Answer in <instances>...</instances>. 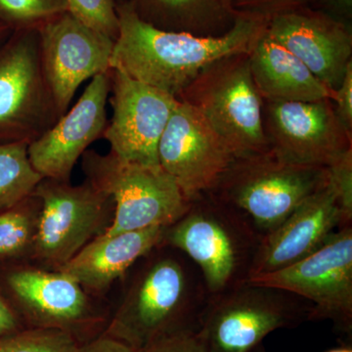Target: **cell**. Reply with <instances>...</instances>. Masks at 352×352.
Instances as JSON below:
<instances>
[{"label": "cell", "instance_id": "obj_17", "mask_svg": "<svg viewBox=\"0 0 352 352\" xmlns=\"http://www.w3.org/2000/svg\"><path fill=\"white\" fill-rule=\"evenodd\" d=\"M6 284L22 311L36 328L72 330L89 320L88 293L61 271L21 266L6 275Z\"/></svg>", "mask_w": 352, "mask_h": 352}, {"label": "cell", "instance_id": "obj_20", "mask_svg": "<svg viewBox=\"0 0 352 352\" xmlns=\"http://www.w3.org/2000/svg\"><path fill=\"white\" fill-rule=\"evenodd\" d=\"M254 85L264 101L314 102L331 99L326 87L295 55L265 30L249 53Z\"/></svg>", "mask_w": 352, "mask_h": 352}, {"label": "cell", "instance_id": "obj_11", "mask_svg": "<svg viewBox=\"0 0 352 352\" xmlns=\"http://www.w3.org/2000/svg\"><path fill=\"white\" fill-rule=\"evenodd\" d=\"M109 73L113 117L102 138L122 161L160 166L157 146L177 99L119 69H110Z\"/></svg>", "mask_w": 352, "mask_h": 352}, {"label": "cell", "instance_id": "obj_30", "mask_svg": "<svg viewBox=\"0 0 352 352\" xmlns=\"http://www.w3.org/2000/svg\"><path fill=\"white\" fill-rule=\"evenodd\" d=\"M235 7L247 8L245 12L258 13L270 17L285 9L298 7L307 0H232Z\"/></svg>", "mask_w": 352, "mask_h": 352}, {"label": "cell", "instance_id": "obj_8", "mask_svg": "<svg viewBox=\"0 0 352 352\" xmlns=\"http://www.w3.org/2000/svg\"><path fill=\"white\" fill-rule=\"evenodd\" d=\"M186 275L177 261L157 259L133 282L105 335L131 349L183 330L179 322L187 305Z\"/></svg>", "mask_w": 352, "mask_h": 352}, {"label": "cell", "instance_id": "obj_10", "mask_svg": "<svg viewBox=\"0 0 352 352\" xmlns=\"http://www.w3.org/2000/svg\"><path fill=\"white\" fill-rule=\"evenodd\" d=\"M157 160L190 201L217 188L236 161L200 113L180 100L160 139Z\"/></svg>", "mask_w": 352, "mask_h": 352}, {"label": "cell", "instance_id": "obj_36", "mask_svg": "<svg viewBox=\"0 0 352 352\" xmlns=\"http://www.w3.org/2000/svg\"><path fill=\"white\" fill-rule=\"evenodd\" d=\"M129 0H122V2H129Z\"/></svg>", "mask_w": 352, "mask_h": 352}, {"label": "cell", "instance_id": "obj_13", "mask_svg": "<svg viewBox=\"0 0 352 352\" xmlns=\"http://www.w3.org/2000/svg\"><path fill=\"white\" fill-rule=\"evenodd\" d=\"M109 71L92 78L75 106L28 146L32 166L43 178L71 182L74 168L83 153L103 138L109 122Z\"/></svg>", "mask_w": 352, "mask_h": 352}, {"label": "cell", "instance_id": "obj_16", "mask_svg": "<svg viewBox=\"0 0 352 352\" xmlns=\"http://www.w3.org/2000/svg\"><path fill=\"white\" fill-rule=\"evenodd\" d=\"M330 184L326 183L264 238L247 278L287 267L318 250L338 226L351 221Z\"/></svg>", "mask_w": 352, "mask_h": 352}, {"label": "cell", "instance_id": "obj_14", "mask_svg": "<svg viewBox=\"0 0 352 352\" xmlns=\"http://www.w3.org/2000/svg\"><path fill=\"white\" fill-rule=\"evenodd\" d=\"M265 31L326 87H340L352 64L351 32L342 23L294 7L270 15Z\"/></svg>", "mask_w": 352, "mask_h": 352}, {"label": "cell", "instance_id": "obj_12", "mask_svg": "<svg viewBox=\"0 0 352 352\" xmlns=\"http://www.w3.org/2000/svg\"><path fill=\"white\" fill-rule=\"evenodd\" d=\"M264 103V129L270 150L283 161L326 168L352 148L351 136L340 126L331 99Z\"/></svg>", "mask_w": 352, "mask_h": 352}, {"label": "cell", "instance_id": "obj_1", "mask_svg": "<svg viewBox=\"0 0 352 352\" xmlns=\"http://www.w3.org/2000/svg\"><path fill=\"white\" fill-rule=\"evenodd\" d=\"M119 34L110 69L175 97L210 65L251 52L267 25L268 16L241 12L219 36L163 31L138 17L129 2L117 4Z\"/></svg>", "mask_w": 352, "mask_h": 352}, {"label": "cell", "instance_id": "obj_27", "mask_svg": "<svg viewBox=\"0 0 352 352\" xmlns=\"http://www.w3.org/2000/svg\"><path fill=\"white\" fill-rule=\"evenodd\" d=\"M327 180L337 193L342 208L352 215V148L326 166Z\"/></svg>", "mask_w": 352, "mask_h": 352}, {"label": "cell", "instance_id": "obj_19", "mask_svg": "<svg viewBox=\"0 0 352 352\" xmlns=\"http://www.w3.org/2000/svg\"><path fill=\"white\" fill-rule=\"evenodd\" d=\"M168 227L156 226L117 235L99 236L65 264L61 272L88 294H103L129 267L164 243Z\"/></svg>", "mask_w": 352, "mask_h": 352}, {"label": "cell", "instance_id": "obj_23", "mask_svg": "<svg viewBox=\"0 0 352 352\" xmlns=\"http://www.w3.org/2000/svg\"><path fill=\"white\" fill-rule=\"evenodd\" d=\"M28 146L0 144V212L32 195L43 178L32 166Z\"/></svg>", "mask_w": 352, "mask_h": 352}, {"label": "cell", "instance_id": "obj_25", "mask_svg": "<svg viewBox=\"0 0 352 352\" xmlns=\"http://www.w3.org/2000/svg\"><path fill=\"white\" fill-rule=\"evenodd\" d=\"M66 11L67 0H0V22L14 31L38 28Z\"/></svg>", "mask_w": 352, "mask_h": 352}, {"label": "cell", "instance_id": "obj_9", "mask_svg": "<svg viewBox=\"0 0 352 352\" xmlns=\"http://www.w3.org/2000/svg\"><path fill=\"white\" fill-rule=\"evenodd\" d=\"M38 34L44 76L62 117L83 82L110 69L115 41L69 11L39 25Z\"/></svg>", "mask_w": 352, "mask_h": 352}, {"label": "cell", "instance_id": "obj_6", "mask_svg": "<svg viewBox=\"0 0 352 352\" xmlns=\"http://www.w3.org/2000/svg\"><path fill=\"white\" fill-rule=\"evenodd\" d=\"M326 183V168L288 163L270 150L236 160L217 187L268 234Z\"/></svg>", "mask_w": 352, "mask_h": 352}, {"label": "cell", "instance_id": "obj_7", "mask_svg": "<svg viewBox=\"0 0 352 352\" xmlns=\"http://www.w3.org/2000/svg\"><path fill=\"white\" fill-rule=\"evenodd\" d=\"M247 283L296 294L314 303V318H330L351 327L352 228L333 233L307 258L282 270L247 278Z\"/></svg>", "mask_w": 352, "mask_h": 352}, {"label": "cell", "instance_id": "obj_15", "mask_svg": "<svg viewBox=\"0 0 352 352\" xmlns=\"http://www.w3.org/2000/svg\"><path fill=\"white\" fill-rule=\"evenodd\" d=\"M248 286L220 300L206 316L198 333L208 352H251L268 333L295 322L293 308L271 289Z\"/></svg>", "mask_w": 352, "mask_h": 352}, {"label": "cell", "instance_id": "obj_5", "mask_svg": "<svg viewBox=\"0 0 352 352\" xmlns=\"http://www.w3.org/2000/svg\"><path fill=\"white\" fill-rule=\"evenodd\" d=\"M61 118L44 76L38 28L0 46V144L29 145Z\"/></svg>", "mask_w": 352, "mask_h": 352}, {"label": "cell", "instance_id": "obj_29", "mask_svg": "<svg viewBox=\"0 0 352 352\" xmlns=\"http://www.w3.org/2000/svg\"><path fill=\"white\" fill-rule=\"evenodd\" d=\"M333 110L340 126L352 135V64L347 69L344 80L333 91Z\"/></svg>", "mask_w": 352, "mask_h": 352}, {"label": "cell", "instance_id": "obj_26", "mask_svg": "<svg viewBox=\"0 0 352 352\" xmlns=\"http://www.w3.org/2000/svg\"><path fill=\"white\" fill-rule=\"evenodd\" d=\"M68 11L88 27L116 41L119 34V16L116 0H67Z\"/></svg>", "mask_w": 352, "mask_h": 352}, {"label": "cell", "instance_id": "obj_34", "mask_svg": "<svg viewBox=\"0 0 352 352\" xmlns=\"http://www.w3.org/2000/svg\"><path fill=\"white\" fill-rule=\"evenodd\" d=\"M9 31H10V29L3 23L0 22V46L6 43L7 38L11 36V34H9Z\"/></svg>", "mask_w": 352, "mask_h": 352}, {"label": "cell", "instance_id": "obj_35", "mask_svg": "<svg viewBox=\"0 0 352 352\" xmlns=\"http://www.w3.org/2000/svg\"><path fill=\"white\" fill-rule=\"evenodd\" d=\"M329 352H352L351 349H333V351H331Z\"/></svg>", "mask_w": 352, "mask_h": 352}, {"label": "cell", "instance_id": "obj_31", "mask_svg": "<svg viewBox=\"0 0 352 352\" xmlns=\"http://www.w3.org/2000/svg\"><path fill=\"white\" fill-rule=\"evenodd\" d=\"M131 347L107 335L78 346L75 352H131Z\"/></svg>", "mask_w": 352, "mask_h": 352}, {"label": "cell", "instance_id": "obj_33", "mask_svg": "<svg viewBox=\"0 0 352 352\" xmlns=\"http://www.w3.org/2000/svg\"><path fill=\"white\" fill-rule=\"evenodd\" d=\"M336 8L346 14L351 13L352 0H330Z\"/></svg>", "mask_w": 352, "mask_h": 352}, {"label": "cell", "instance_id": "obj_24", "mask_svg": "<svg viewBox=\"0 0 352 352\" xmlns=\"http://www.w3.org/2000/svg\"><path fill=\"white\" fill-rule=\"evenodd\" d=\"M73 333L56 328H34L0 337V352H75Z\"/></svg>", "mask_w": 352, "mask_h": 352}, {"label": "cell", "instance_id": "obj_2", "mask_svg": "<svg viewBox=\"0 0 352 352\" xmlns=\"http://www.w3.org/2000/svg\"><path fill=\"white\" fill-rule=\"evenodd\" d=\"M200 113L236 160L270 151L264 100L254 85L249 53L208 66L178 97Z\"/></svg>", "mask_w": 352, "mask_h": 352}, {"label": "cell", "instance_id": "obj_18", "mask_svg": "<svg viewBox=\"0 0 352 352\" xmlns=\"http://www.w3.org/2000/svg\"><path fill=\"white\" fill-rule=\"evenodd\" d=\"M164 242L186 252L200 266L208 288L214 293L230 284L239 265L235 238L207 208L191 205L182 219L168 227Z\"/></svg>", "mask_w": 352, "mask_h": 352}, {"label": "cell", "instance_id": "obj_4", "mask_svg": "<svg viewBox=\"0 0 352 352\" xmlns=\"http://www.w3.org/2000/svg\"><path fill=\"white\" fill-rule=\"evenodd\" d=\"M41 203L32 261L60 270L112 224L115 204L85 179L82 184L43 178L34 191Z\"/></svg>", "mask_w": 352, "mask_h": 352}, {"label": "cell", "instance_id": "obj_3", "mask_svg": "<svg viewBox=\"0 0 352 352\" xmlns=\"http://www.w3.org/2000/svg\"><path fill=\"white\" fill-rule=\"evenodd\" d=\"M82 168L88 180L106 192L115 204L112 224L105 237L151 227H168L188 212L187 200L161 166L127 163L113 153L87 150Z\"/></svg>", "mask_w": 352, "mask_h": 352}, {"label": "cell", "instance_id": "obj_21", "mask_svg": "<svg viewBox=\"0 0 352 352\" xmlns=\"http://www.w3.org/2000/svg\"><path fill=\"white\" fill-rule=\"evenodd\" d=\"M139 18L163 31L219 36L232 27L240 11L232 0H129Z\"/></svg>", "mask_w": 352, "mask_h": 352}, {"label": "cell", "instance_id": "obj_32", "mask_svg": "<svg viewBox=\"0 0 352 352\" xmlns=\"http://www.w3.org/2000/svg\"><path fill=\"white\" fill-rule=\"evenodd\" d=\"M18 319L12 308L0 296V337L17 332Z\"/></svg>", "mask_w": 352, "mask_h": 352}, {"label": "cell", "instance_id": "obj_22", "mask_svg": "<svg viewBox=\"0 0 352 352\" xmlns=\"http://www.w3.org/2000/svg\"><path fill=\"white\" fill-rule=\"evenodd\" d=\"M41 200L34 193L0 212V261H32Z\"/></svg>", "mask_w": 352, "mask_h": 352}, {"label": "cell", "instance_id": "obj_28", "mask_svg": "<svg viewBox=\"0 0 352 352\" xmlns=\"http://www.w3.org/2000/svg\"><path fill=\"white\" fill-rule=\"evenodd\" d=\"M131 352H208L199 333L188 329L176 331Z\"/></svg>", "mask_w": 352, "mask_h": 352}]
</instances>
